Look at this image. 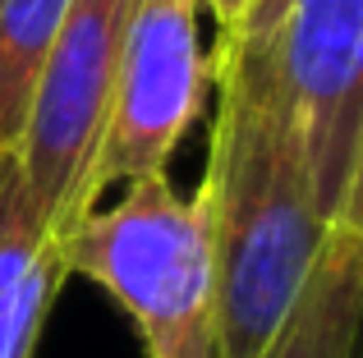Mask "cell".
Masks as SVG:
<instances>
[{"mask_svg":"<svg viewBox=\"0 0 363 358\" xmlns=\"http://www.w3.org/2000/svg\"><path fill=\"white\" fill-rule=\"evenodd\" d=\"M207 64L216 120L198 197L212 234V358H262L318 262L327 225L313 212L272 37L221 33Z\"/></svg>","mask_w":363,"mask_h":358,"instance_id":"obj_1","label":"cell"},{"mask_svg":"<svg viewBox=\"0 0 363 358\" xmlns=\"http://www.w3.org/2000/svg\"><path fill=\"white\" fill-rule=\"evenodd\" d=\"M65 276L101 285L124 308L143 358H212V234L198 193L166 175L124 179L60 243Z\"/></svg>","mask_w":363,"mask_h":358,"instance_id":"obj_2","label":"cell"},{"mask_svg":"<svg viewBox=\"0 0 363 358\" xmlns=\"http://www.w3.org/2000/svg\"><path fill=\"white\" fill-rule=\"evenodd\" d=\"M129 5L133 0H69L14 147L28 193L55 243L97 207L92 166L111 120Z\"/></svg>","mask_w":363,"mask_h":358,"instance_id":"obj_3","label":"cell"},{"mask_svg":"<svg viewBox=\"0 0 363 358\" xmlns=\"http://www.w3.org/2000/svg\"><path fill=\"white\" fill-rule=\"evenodd\" d=\"M267 37L313 212L327 230L354 221L363 179V0H294Z\"/></svg>","mask_w":363,"mask_h":358,"instance_id":"obj_4","label":"cell"},{"mask_svg":"<svg viewBox=\"0 0 363 358\" xmlns=\"http://www.w3.org/2000/svg\"><path fill=\"white\" fill-rule=\"evenodd\" d=\"M203 0H133L120 37L111 120L92 166V193L166 175L179 138L207 106L212 64L198 46Z\"/></svg>","mask_w":363,"mask_h":358,"instance_id":"obj_5","label":"cell"},{"mask_svg":"<svg viewBox=\"0 0 363 358\" xmlns=\"http://www.w3.org/2000/svg\"><path fill=\"white\" fill-rule=\"evenodd\" d=\"M65 285L60 248L37 212L14 152H0V358H33Z\"/></svg>","mask_w":363,"mask_h":358,"instance_id":"obj_6","label":"cell"},{"mask_svg":"<svg viewBox=\"0 0 363 358\" xmlns=\"http://www.w3.org/2000/svg\"><path fill=\"white\" fill-rule=\"evenodd\" d=\"M363 322V216L327 230L285 326L262 358H354Z\"/></svg>","mask_w":363,"mask_h":358,"instance_id":"obj_7","label":"cell"},{"mask_svg":"<svg viewBox=\"0 0 363 358\" xmlns=\"http://www.w3.org/2000/svg\"><path fill=\"white\" fill-rule=\"evenodd\" d=\"M69 0H0V152H14Z\"/></svg>","mask_w":363,"mask_h":358,"instance_id":"obj_8","label":"cell"},{"mask_svg":"<svg viewBox=\"0 0 363 358\" xmlns=\"http://www.w3.org/2000/svg\"><path fill=\"white\" fill-rule=\"evenodd\" d=\"M290 5H294V0H248V9H244V18H240L235 33H240V37H267L285 18Z\"/></svg>","mask_w":363,"mask_h":358,"instance_id":"obj_9","label":"cell"},{"mask_svg":"<svg viewBox=\"0 0 363 358\" xmlns=\"http://www.w3.org/2000/svg\"><path fill=\"white\" fill-rule=\"evenodd\" d=\"M203 9H212V18H216L221 33H235L240 18H244V9H248V0H203Z\"/></svg>","mask_w":363,"mask_h":358,"instance_id":"obj_10","label":"cell"}]
</instances>
